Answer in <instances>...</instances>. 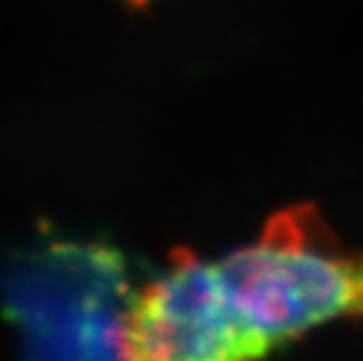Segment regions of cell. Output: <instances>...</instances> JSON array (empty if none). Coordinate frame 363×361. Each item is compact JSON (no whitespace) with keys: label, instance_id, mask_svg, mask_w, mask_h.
<instances>
[{"label":"cell","instance_id":"obj_1","mask_svg":"<svg viewBox=\"0 0 363 361\" xmlns=\"http://www.w3.org/2000/svg\"><path fill=\"white\" fill-rule=\"evenodd\" d=\"M240 320L270 350L337 318H363V252L346 250L315 207L274 213L257 242L216 261Z\"/></svg>","mask_w":363,"mask_h":361},{"label":"cell","instance_id":"obj_3","mask_svg":"<svg viewBox=\"0 0 363 361\" xmlns=\"http://www.w3.org/2000/svg\"><path fill=\"white\" fill-rule=\"evenodd\" d=\"M270 352L230 305L216 264L179 250L133 296L124 361H261Z\"/></svg>","mask_w":363,"mask_h":361},{"label":"cell","instance_id":"obj_2","mask_svg":"<svg viewBox=\"0 0 363 361\" xmlns=\"http://www.w3.org/2000/svg\"><path fill=\"white\" fill-rule=\"evenodd\" d=\"M133 296L122 255L101 242H40L0 279L26 361H124Z\"/></svg>","mask_w":363,"mask_h":361}]
</instances>
